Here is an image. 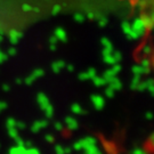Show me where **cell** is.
Instances as JSON below:
<instances>
[{
    "label": "cell",
    "mask_w": 154,
    "mask_h": 154,
    "mask_svg": "<svg viewBox=\"0 0 154 154\" xmlns=\"http://www.w3.org/2000/svg\"><path fill=\"white\" fill-rule=\"evenodd\" d=\"M130 25H131L132 30L137 33V35L139 38H142L144 34H145V32H146V29H145V25H144V22H143V20H142V17L136 18V20L132 22V24H130Z\"/></svg>",
    "instance_id": "1"
},
{
    "label": "cell",
    "mask_w": 154,
    "mask_h": 154,
    "mask_svg": "<svg viewBox=\"0 0 154 154\" xmlns=\"http://www.w3.org/2000/svg\"><path fill=\"white\" fill-rule=\"evenodd\" d=\"M90 99H91V103L94 104V106H95V109H96V110L99 111L104 107L105 100L102 96H99V95H93Z\"/></svg>",
    "instance_id": "2"
},
{
    "label": "cell",
    "mask_w": 154,
    "mask_h": 154,
    "mask_svg": "<svg viewBox=\"0 0 154 154\" xmlns=\"http://www.w3.org/2000/svg\"><path fill=\"white\" fill-rule=\"evenodd\" d=\"M8 35H9V41H11V45H17V42L20 41V39L22 38V32H20V31H17V30H11L9 33H8Z\"/></svg>",
    "instance_id": "3"
},
{
    "label": "cell",
    "mask_w": 154,
    "mask_h": 154,
    "mask_svg": "<svg viewBox=\"0 0 154 154\" xmlns=\"http://www.w3.org/2000/svg\"><path fill=\"white\" fill-rule=\"evenodd\" d=\"M37 102H38V104L41 110H45V107L49 104V99H48V97L44 93H39L37 95Z\"/></svg>",
    "instance_id": "4"
},
{
    "label": "cell",
    "mask_w": 154,
    "mask_h": 154,
    "mask_svg": "<svg viewBox=\"0 0 154 154\" xmlns=\"http://www.w3.org/2000/svg\"><path fill=\"white\" fill-rule=\"evenodd\" d=\"M107 83H109V86H110V87L113 89V90H120V89L122 88L121 81H120V80L116 78V75L110 78V79L107 80Z\"/></svg>",
    "instance_id": "5"
},
{
    "label": "cell",
    "mask_w": 154,
    "mask_h": 154,
    "mask_svg": "<svg viewBox=\"0 0 154 154\" xmlns=\"http://www.w3.org/2000/svg\"><path fill=\"white\" fill-rule=\"evenodd\" d=\"M48 126V121L47 120H39V121H35L31 127V130L32 132H38L39 130L44 129L46 127Z\"/></svg>",
    "instance_id": "6"
},
{
    "label": "cell",
    "mask_w": 154,
    "mask_h": 154,
    "mask_svg": "<svg viewBox=\"0 0 154 154\" xmlns=\"http://www.w3.org/2000/svg\"><path fill=\"white\" fill-rule=\"evenodd\" d=\"M131 71L134 75H142V74H147L149 73V67H143L142 65H134L131 67Z\"/></svg>",
    "instance_id": "7"
},
{
    "label": "cell",
    "mask_w": 154,
    "mask_h": 154,
    "mask_svg": "<svg viewBox=\"0 0 154 154\" xmlns=\"http://www.w3.org/2000/svg\"><path fill=\"white\" fill-rule=\"evenodd\" d=\"M65 123L70 130H75V129H78V127H79L78 121L74 119V118H72V116H66Z\"/></svg>",
    "instance_id": "8"
},
{
    "label": "cell",
    "mask_w": 154,
    "mask_h": 154,
    "mask_svg": "<svg viewBox=\"0 0 154 154\" xmlns=\"http://www.w3.org/2000/svg\"><path fill=\"white\" fill-rule=\"evenodd\" d=\"M80 142H81V146H82V149H83L85 147L89 146V145H95V144H97V139L95 137L88 136V137L83 138V139H80Z\"/></svg>",
    "instance_id": "9"
},
{
    "label": "cell",
    "mask_w": 154,
    "mask_h": 154,
    "mask_svg": "<svg viewBox=\"0 0 154 154\" xmlns=\"http://www.w3.org/2000/svg\"><path fill=\"white\" fill-rule=\"evenodd\" d=\"M54 35H55L56 38L58 39V40H61L63 42H65L66 39H67V35H66V32L65 30L63 28H57L55 30V33H54Z\"/></svg>",
    "instance_id": "10"
},
{
    "label": "cell",
    "mask_w": 154,
    "mask_h": 154,
    "mask_svg": "<svg viewBox=\"0 0 154 154\" xmlns=\"http://www.w3.org/2000/svg\"><path fill=\"white\" fill-rule=\"evenodd\" d=\"M26 149H28V147H26V146H24V145H22V146H20V145H15L14 147L9 149L8 152H9L11 154H21V153L26 154Z\"/></svg>",
    "instance_id": "11"
},
{
    "label": "cell",
    "mask_w": 154,
    "mask_h": 154,
    "mask_svg": "<svg viewBox=\"0 0 154 154\" xmlns=\"http://www.w3.org/2000/svg\"><path fill=\"white\" fill-rule=\"evenodd\" d=\"M142 20H143L144 22L145 29L146 30H151L152 26H153V17H152V15H144V16H142Z\"/></svg>",
    "instance_id": "12"
},
{
    "label": "cell",
    "mask_w": 154,
    "mask_h": 154,
    "mask_svg": "<svg viewBox=\"0 0 154 154\" xmlns=\"http://www.w3.org/2000/svg\"><path fill=\"white\" fill-rule=\"evenodd\" d=\"M83 151H85L87 154H100L102 153V149L97 147V144H95V145H89V146H87V147H85Z\"/></svg>",
    "instance_id": "13"
},
{
    "label": "cell",
    "mask_w": 154,
    "mask_h": 154,
    "mask_svg": "<svg viewBox=\"0 0 154 154\" xmlns=\"http://www.w3.org/2000/svg\"><path fill=\"white\" fill-rule=\"evenodd\" d=\"M93 79V82L95 86H97V87H102V86H105L106 83H107V80L105 79L104 77H97V75H95Z\"/></svg>",
    "instance_id": "14"
},
{
    "label": "cell",
    "mask_w": 154,
    "mask_h": 154,
    "mask_svg": "<svg viewBox=\"0 0 154 154\" xmlns=\"http://www.w3.org/2000/svg\"><path fill=\"white\" fill-rule=\"evenodd\" d=\"M63 67H65V62L64 61H58L51 64V69H53L54 73H60V71Z\"/></svg>",
    "instance_id": "15"
},
{
    "label": "cell",
    "mask_w": 154,
    "mask_h": 154,
    "mask_svg": "<svg viewBox=\"0 0 154 154\" xmlns=\"http://www.w3.org/2000/svg\"><path fill=\"white\" fill-rule=\"evenodd\" d=\"M45 114L47 116V119H50V118H53L54 116V106L50 104H48L46 107H45Z\"/></svg>",
    "instance_id": "16"
},
{
    "label": "cell",
    "mask_w": 154,
    "mask_h": 154,
    "mask_svg": "<svg viewBox=\"0 0 154 154\" xmlns=\"http://www.w3.org/2000/svg\"><path fill=\"white\" fill-rule=\"evenodd\" d=\"M71 111L73 113H75V114H81V113H86L83 109L81 107V105L77 104V103H74V104H72L71 106Z\"/></svg>",
    "instance_id": "17"
},
{
    "label": "cell",
    "mask_w": 154,
    "mask_h": 154,
    "mask_svg": "<svg viewBox=\"0 0 154 154\" xmlns=\"http://www.w3.org/2000/svg\"><path fill=\"white\" fill-rule=\"evenodd\" d=\"M7 130H8V135L11 138H16L18 136V129H17L16 127H8Z\"/></svg>",
    "instance_id": "18"
},
{
    "label": "cell",
    "mask_w": 154,
    "mask_h": 154,
    "mask_svg": "<svg viewBox=\"0 0 154 154\" xmlns=\"http://www.w3.org/2000/svg\"><path fill=\"white\" fill-rule=\"evenodd\" d=\"M139 81H140V75H134V78H132V80H131V83H130V88H131L132 90H136L137 85L139 83Z\"/></svg>",
    "instance_id": "19"
},
{
    "label": "cell",
    "mask_w": 154,
    "mask_h": 154,
    "mask_svg": "<svg viewBox=\"0 0 154 154\" xmlns=\"http://www.w3.org/2000/svg\"><path fill=\"white\" fill-rule=\"evenodd\" d=\"M103 57H104V63L109 64V65H113L114 63H116V61L114 60V57H113V55H112V54L105 55V56H103Z\"/></svg>",
    "instance_id": "20"
},
{
    "label": "cell",
    "mask_w": 154,
    "mask_h": 154,
    "mask_svg": "<svg viewBox=\"0 0 154 154\" xmlns=\"http://www.w3.org/2000/svg\"><path fill=\"white\" fill-rule=\"evenodd\" d=\"M44 74H45V71L42 69H37V70H34V71L31 73V75H32L34 79H38V78L42 77Z\"/></svg>",
    "instance_id": "21"
},
{
    "label": "cell",
    "mask_w": 154,
    "mask_h": 154,
    "mask_svg": "<svg viewBox=\"0 0 154 154\" xmlns=\"http://www.w3.org/2000/svg\"><path fill=\"white\" fill-rule=\"evenodd\" d=\"M107 23H109V20L106 18V17H104L103 15H99L98 16V24L100 28H104V26H106L107 25Z\"/></svg>",
    "instance_id": "22"
},
{
    "label": "cell",
    "mask_w": 154,
    "mask_h": 154,
    "mask_svg": "<svg viewBox=\"0 0 154 154\" xmlns=\"http://www.w3.org/2000/svg\"><path fill=\"white\" fill-rule=\"evenodd\" d=\"M100 44L103 45V47H104V48H112V47H113L112 42H111L107 38H102V39H100Z\"/></svg>",
    "instance_id": "23"
},
{
    "label": "cell",
    "mask_w": 154,
    "mask_h": 154,
    "mask_svg": "<svg viewBox=\"0 0 154 154\" xmlns=\"http://www.w3.org/2000/svg\"><path fill=\"white\" fill-rule=\"evenodd\" d=\"M114 93H116V90H113L110 86H109V88L105 89V96H106V97H109V98H113Z\"/></svg>",
    "instance_id": "24"
},
{
    "label": "cell",
    "mask_w": 154,
    "mask_h": 154,
    "mask_svg": "<svg viewBox=\"0 0 154 154\" xmlns=\"http://www.w3.org/2000/svg\"><path fill=\"white\" fill-rule=\"evenodd\" d=\"M54 151H55L56 154H65V153H64V147H63V145H61V144H57V145H55Z\"/></svg>",
    "instance_id": "25"
},
{
    "label": "cell",
    "mask_w": 154,
    "mask_h": 154,
    "mask_svg": "<svg viewBox=\"0 0 154 154\" xmlns=\"http://www.w3.org/2000/svg\"><path fill=\"white\" fill-rule=\"evenodd\" d=\"M112 55H113V57H114V60L116 61V63H119V62H120V61L122 60V54L120 53V51H118V50H116V51H114V50H113Z\"/></svg>",
    "instance_id": "26"
},
{
    "label": "cell",
    "mask_w": 154,
    "mask_h": 154,
    "mask_svg": "<svg viewBox=\"0 0 154 154\" xmlns=\"http://www.w3.org/2000/svg\"><path fill=\"white\" fill-rule=\"evenodd\" d=\"M130 29H131V25H130L128 22L122 23V31H123V33H125V34L129 32V31H130Z\"/></svg>",
    "instance_id": "27"
},
{
    "label": "cell",
    "mask_w": 154,
    "mask_h": 154,
    "mask_svg": "<svg viewBox=\"0 0 154 154\" xmlns=\"http://www.w3.org/2000/svg\"><path fill=\"white\" fill-rule=\"evenodd\" d=\"M114 75H116L114 72L112 71V70H106V71L104 72V78L106 79V80H109L110 78H112V77H114Z\"/></svg>",
    "instance_id": "28"
},
{
    "label": "cell",
    "mask_w": 154,
    "mask_h": 154,
    "mask_svg": "<svg viewBox=\"0 0 154 154\" xmlns=\"http://www.w3.org/2000/svg\"><path fill=\"white\" fill-rule=\"evenodd\" d=\"M111 70H112V71L114 72L116 74H118L119 72L121 71V65H120L119 63H114V64L112 65V67H111Z\"/></svg>",
    "instance_id": "29"
},
{
    "label": "cell",
    "mask_w": 154,
    "mask_h": 154,
    "mask_svg": "<svg viewBox=\"0 0 154 154\" xmlns=\"http://www.w3.org/2000/svg\"><path fill=\"white\" fill-rule=\"evenodd\" d=\"M146 89H147L151 94H153V80H152V79H149V80L146 81Z\"/></svg>",
    "instance_id": "30"
},
{
    "label": "cell",
    "mask_w": 154,
    "mask_h": 154,
    "mask_svg": "<svg viewBox=\"0 0 154 154\" xmlns=\"http://www.w3.org/2000/svg\"><path fill=\"white\" fill-rule=\"evenodd\" d=\"M74 21L78 23H82L85 21V16H83L82 14H80V13H77L74 15Z\"/></svg>",
    "instance_id": "31"
},
{
    "label": "cell",
    "mask_w": 154,
    "mask_h": 154,
    "mask_svg": "<svg viewBox=\"0 0 154 154\" xmlns=\"http://www.w3.org/2000/svg\"><path fill=\"white\" fill-rule=\"evenodd\" d=\"M39 153H40V151H39L37 147L30 146V147H28V149H26V154H39Z\"/></svg>",
    "instance_id": "32"
},
{
    "label": "cell",
    "mask_w": 154,
    "mask_h": 154,
    "mask_svg": "<svg viewBox=\"0 0 154 154\" xmlns=\"http://www.w3.org/2000/svg\"><path fill=\"white\" fill-rule=\"evenodd\" d=\"M136 90H138V91H144V90H146V81H144V82H140V81H139V83L137 85Z\"/></svg>",
    "instance_id": "33"
},
{
    "label": "cell",
    "mask_w": 154,
    "mask_h": 154,
    "mask_svg": "<svg viewBox=\"0 0 154 154\" xmlns=\"http://www.w3.org/2000/svg\"><path fill=\"white\" fill-rule=\"evenodd\" d=\"M6 125H7V128H8V127H15L16 120H15L14 118H8L7 121H6Z\"/></svg>",
    "instance_id": "34"
},
{
    "label": "cell",
    "mask_w": 154,
    "mask_h": 154,
    "mask_svg": "<svg viewBox=\"0 0 154 154\" xmlns=\"http://www.w3.org/2000/svg\"><path fill=\"white\" fill-rule=\"evenodd\" d=\"M143 53L145 55H149V54H152V47L149 46V45H145L143 47Z\"/></svg>",
    "instance_id": "35"
},
{
    "label": "cell",
    "mask_w": 154,
    "mask_h": 154,
    "mask_svg": "<svg viewBox=\"0 0 154 154\" xmlns=\"http://www.w3.org/2000/svg\"><path fill=\"white\" fill-rule=\"evenodd\" d=\"M34 81H35V79H34L32 75H29L28 78H25V80H24V83H25V85H28V86H30V85H32Z\"/></svg>",
    "instance_id": "36"
},
{
    "label": "cell",
    "mask_w": 154,
    "mask_h": 154,
    "mask_svg": "<svg viewBox=\"0 0 154 154\" xmlns=\"http://www.w3.org/2000/svg\"><path fill=\"white\" fill-rule=\"evenodd\" d=\"M131 153L132 154H145L146 153V151L143 149H139V147H135V149H132Z\"/></svg>",
    "instance_id": "37"
},
{
    "label": "cell",
    "mask_w": 154,
    "mask_h": 154,
    "mask_svg": "<svg viewBox=\"0 0 154 154\" xmlns=\"http://www.w3.org/2000/svg\"><path fill=\"white\" fill-rule=\"evenodd\" d=\"M79 79H80L81 81H87V80H89V77H88V74H87V72H81V73L79 74Z\"/></svg>",
    "instance_id": "38"
},
{
    "label": "cell",
    "mask_w": 154,
    "mask_h": 154,
    "mask_svg": "<svg viewBox=\"0 0 154 154\" xmlns=\"http://www.w3.org/2000/svg\"><path fill=\"white\" fill-rule=\"evenodd\" d=\"M61 9H62L61 6H60V5H55V6H54V8L51 9V14H53V15H57V14L61 11Z\"/></svg>",
    "instance_id": "39"
},
{
    "label": "cell",
    "mask_w": 154,
    "mask_h": 154,
    "mask_svg": "<svg viewBox=\"0 0 154 154\" xmlns=\"http://www.w3.org/2000/svg\"><path fill=\"white\" fill-rule=\"evenodd\" d=\"M87 74H88L89 79H91V78H94L96 75V70H95L94 67H90L88 71H87Z\"/></svg>",
    "instance_id": "40"
},
{
    "label": "cell",
    "mask_w": 154,
    "mask_h": 154,
    "mask_svg": "<svg viewBox=\"0 0 154 154\" xmlns=\"http://www.w3.org/2000/svg\"><path fill=\"white\" fill-rule=\"evenodd\" d=\"M15 127H16L18 130H23V129H25V128H26L25 123H24V122H21V121H16Z\"/></svg>",
    "instance_id": "41"
},
{
    "label": "cell",
    "mask_w": 154,
    "mask_h": 154,
    "mask_svg": "<svg viewBox=\"0 0 154 154\" xmlns=\"http://www.w3.org/2000/svg\"><path fill=\"white\" fill-rule=\"evenodd\" d=\"M45 139H46V142H48V143H54V140H55V137H54L53 135L48 134V135H46V136H45Z\"/></svg>",
    "instance_id": "42"
},
{
    "label": "cell",
    "mask_w": 154,
    "mask_h": 154,
    "mask_svg": "<svg viewBox=\"0 0 154 154\" xmlns=\"http://www.w3.org/2000/svg\"><path fill=\"white\" fill-rule=\"evenodd\" d=\"M73 149H75V151L82 149V146H81V142H80V140H78V142H75V143L73 144Z\"/></svg>",
    "instance_id": "43"
},
{
    "label": "cell",
    "mask_w": 154,
    "mask_h": 154,
    "mask_svg": "<svg viewBox=\"0 0 154 154\" xmlns=\"http://www.w3.org/2000/svg\"><path fill=\"white\" fill-rule=\"evenodd\" d=\"M7 58H8V55L5 54V53H2V51L0 50V64H1V63H4Z\"/></svg>",
    "instance_id": "44"
},
{
    "label": "cell",
    "mask_w": 154,
    "mask_h": 154,
    "mask_svg": "<svg viewBox=\"0 0 154 154\" xmlns=\"http://www.w3.org/2000/svg\"><path fill=\"white\" fill-rule=\"evenodd\" d=\"M16 53H17L16 48H15V47H11V48L8 49V53H7V54H8V56H15Z\"/></svg>",
    "instance_id": "45"
},
{
    "label": "cell",
    "mask_w": 154,
    "mask_h": 154,
    "mask_svg": "<svg viewBox=\"0 0 154 154\" xmlns=\"http://www.w3.org/2000/svg\"><path fill=\"white\" fill-rule=\"evenodd\" d=\"M140 65L143 66V67H149L151 62H149V60H147V58H144L143 61H142V64H140Z\"/></svg>",
    "instance_id": "46"
},
{
    "label": "cell",
    "mask_w": 154,
    "mask_h": 154,
    "mask_svg": "<svg viewBox=\"0 0 154 154\" xmlns=\"http://www.w3.org/2000/svg\"><path fill=\"white\" fill-rule=\"evenodd\" d=\"M102 53H103V56L109 55V54H112V53H113V47H112V48H104Z\"/></svg>",
    "instance_id": "47"
},
{
    "label": "cell",
    "mask_w": 154,
    "mask_h": 154,
    "mask_svg": "<svg viewBox=\"0 0 154 154\" xmlns=\"http://www.w3.org/2000/svg\"><path fill=\"white\" fill-rule=\"evenodd\" d=\"M14 139H15V142H16V145H20V146L24 145V140H23V139L20 137V136H17V137L14 138Z\"/></svg>",
    "instance_id": "48"
},
{
    "label": "cell",
    "mask_w": 154,
    "mask_h": 154,
    "mask_svg": "<svg viewBox=\"0 0 154 154\" xmlns=\"http://www.w3.org/2000/svg\"><path fill=\"white\" fill-rule=\"evenodd\" d=\"M57 41H58V39L56 38L55 35H51L49 39V44L50 45H57Z\"/></svg>",
    "instance_id": "49"
},
{
    "label": "cell",
    "mask_w": 154,
    "mask_h": 154,
    "mask_svg": "<svg viewBox=\"0 0 154 154\" xmlns=\"http://www.w3.org/2000/svg\"><path fill=\"white\" fill-rule=\"evenodd\" d=\"M56 130H58V131H62L63 130V125H62L61 122H56L55 125H54Z\"/></svg>",
    "instance_id": "50"
},
{
    "label": "cell",
    "mask_w": 154,
    "mask_h": 154,
    "mask_svg": "<svg viewBox=\"0 0 154 154\" xmlns=\"http://www.w3.org/2000/svg\"><path fill=\"white\" fill-rule=\"evenodd\" d=\"M22 11H32V7L30 5H23L22 6Z\"/></svg>",
    "instance_id": "51"
},
{
    "label": "cell",
    "mask_w": 154,
    "mask_h": 154,
    "mask_svg": "<svg viewBox=\"0 0 154 154\" xmlns=\"http://www.w3.org/2000/svg\"><path fill=\"white\" fill-rule=\"evenodd\" d=\"M5 109H7V104H6L5 102H0V112L4 111Z\"/></svg>",
    "instance_id": "52"
},
{
    "label": "cell",
    "mask_w": 154,
    "mask_h": 154,
    "mask_svg": "<svg viewBox=\"0 0 154 154\" xmlns=\"http://www.w3.org/2000/svg\"><path fill=\"white\" fill-rule=\"evenodd\" d=\"M146 5H147V0H140L139 1V6L143 8V7H146Z\"/></svg>",
    "instance_id": "53"
},
{
    "label": "cell",
    "mask_w": 154,
    "mask_h": 154,
    "mask_svg": "<svg viewBox=\"0 0 154 154\" xmlns=\"http://www.w3.org/2000/svg\"><path fill=\"white\" fill-rule=\"evenodd\" d=\"M71 152H72V147H71V146H67V147H64V153L69 154V153H71Z\"/></svg>",
    "instance_id": "54"
},
{
    "label": "cell",
    "mask_w": 154,
    "mask_h": 154,
    "mask_svg": "<svg viewBox=\"0 0 154 154\" xmlns=\"http://www.w3.org/2000/svg\"><path fill=\"white\" fill-rule=\"evenodd\" d=\"M105 149H106V151H109V152H113V149L111 147V144L105 143Z\"/></svg>",
    "instance_id": "55"
},
{
    "label": "cell",
    "mask_w": 154,
    "mask_h": 154,
    "mask_svg": "<svg viewBox=\"0 0 154 154\" xmlns=\"http://www.w3.org/2000/svg\"><path fill=\"white\" fill-rule=\"evenodd\" d=\"M9 89H11L9 85H4V86H2V90L6 91V93H7V91H9Z\"/></svg>",
    "instance_id": "56"
},
{
    "label": "cell",
    "mask_w": 154,
    "mask_h": 154,
    "mask_svg": "<svg viewBox=\"0 0 154 154\" xmlns=\"http://www.w3.org/2000/svg\"><path fill=\"white\" fill-rule=\"evenodd\" d=\"M145 116H146V119H147V120H152V118H153V116H152V113H151V112H147V113L145 114Z\"/></svg>",
    "instance_id": "57"
},
{
    "label": "cell",
    "mask_w": 154,
    "mask_h": 154,
    "mask_svg": "<svg viewBox=\"0 0 154 154\" xmlns=\"http://www.w3.org/2000/svg\"><path fill=\"white\" fill-rule=\"evenodd\" d=\"M22 82H23L22 79H20V78H17L16 80H15V83H16V85H21Z\"/></svg>",
    "instance_id": "58"
},
{
    "label": "cell",
    "mask_w": 154,
    "mask_h": 154,
    "mask_svg": "<svg viewBox=\"0 0 154 154\" xmlns=\"http://www.w3.org/2000/svg\"><path fill=\"white\" fill-rule=\"evenodd\" d=\"M67 70H69L70 72L74 71V66H73V65H67Z\"/></svg>",
    "instance_id": "59"
},
{
    "label": "cell",
    "mask_w": 154,
    "mask_h": 154,
    "mask_svg": "<svg viewBox=\"0 0 154 154\" xmlns=\"http://www.w3.org/2000/svg\"><path fill=\"white\" fill-rule=\"evenodd\" d=\"M24 146H26V147H30V146H32V143H31V142H26V143L24 142Z\"/></svg>",
    "instance_id": "60"
},
{
    "label": "cell",
    "mask_w": 154,
    "mask_h": 154,
    "mask_svg": "<svg viewBox=\"0 0 154 154\" xmlns=\"http://www.w3.org/2000/svg\"><path fill=\"white\" fill-rule=\"evenodd\" d=\"M94 16H95V15H94L93 13H89V14H88V16H87V17H88L89 20H93V18H94Z\"/></svg>",
    "instance_id": "61"
},
{
    "label": "cell",
    "mask_w": 154,
    "mask_h": 154,
    "mask_svg": "<svg viewBox=\"0 0 154 154\" xmlns=\"http://www.w3.org/2000/svg\"><path fill=\"white\" fill-rule=\"evenodd\" d=\"M153 139H154V135L152 134V135L149 136V142H151V143H153Z\"/></svg>",
    "instance_id": "62"
},
{
    "label": "cell",
    "mask_w": 154,
    "mask_h": 154,
    "mask_svg": "<svg viewBox=\"0 0 154 154\" xmlns=\"http://www.w3.org/2000/svg\"><path fill=\"white\" fill-rule=\"evenodd\" d=\"M50 49L55 50L56 49V45H50Z\"/></svg>",
    "instance_id": "63"
},
{
    "label": "cell",
    "mask_w": 154,
    "mask_h": 154,
    "mask_svg": "<svg viewBox=\"0 0 154 154\" xmlns=\"http://www.w3.org/2000/svg\"><path fill=\"white\" fill-rule=\"evenodd\" d=\"M2 40V34H0V41Z\"/></svg>",
    "instance_id": "64"
}]
</instances>
